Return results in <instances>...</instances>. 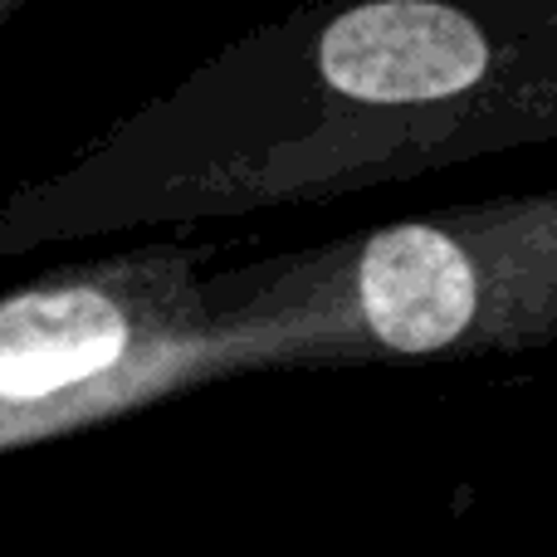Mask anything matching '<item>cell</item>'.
Wrapping results in <instances>:
<instances>
[{"instance_id": "cell-1", "label": "cell", "mask_w": 557, "mask_h": 557, "mask_svg": "<svg viewBox=\"0 0 557 557\" xmlns=\"http://www.w3.org/2000/svg\"><path fill=\"white\" fill-rule=\"evenodd\" d=\"M557 137V0H308L0 196V260L333 201Z\"/></svg>"}, {"instance_id": "cell-2", "label": "cell", "mask_w": 557, "mask_h": 557, "mask_svg": "<svg viewBox=\"0 0 557 557\" xmlns=\"http://www.w3.org/2000/svg\"><path fill=\"white\" fill-rule=\"evenodd\" d=\"M206 304L260 337L264 372L553 347L557 186L215 270L206 274Z\"/></svg>"}, {"instance_id": "cell-3", "label": "cell", "mask_w": 557, "mask_h": 557, "mask_svg": "<svg viewBox=\"0 0 557 557\" xmlns=\"http://www.w3.org/2000/svg\"><path fill=\"white\" fill-rule=\"evenodd\" d=\"M206 260L147 245L0 294V450L264 372L260 337L206 304Z\"/></svg>"}, {"instance_id": "cell-4", "label": "cell", "mask_w": 557, "mask_h": 557, "mask_svg": "<svg viewBox=\"0 0 557 557\" xmlns=\"http://www.w3.org/2000/svg\"><path fill=\"white\" fill-rule=\"evenodd\" d=\"M25 5H35V0H0V25H5L10 15H20Z\"/></svg>"}]
</instances>
